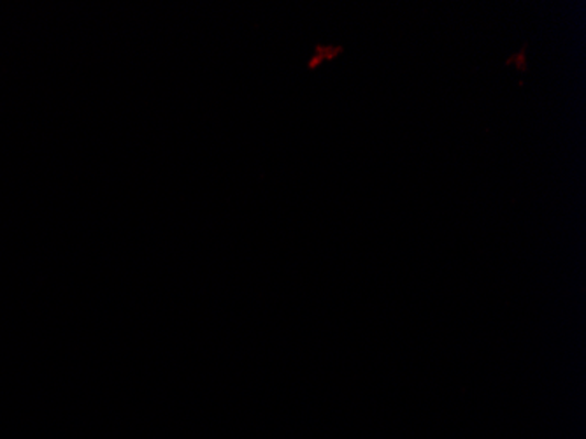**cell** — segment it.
Instances as JSON below:
<instances>
[{
	"label": "cell",
	"instance_id": "1",
	"mask_svg": "<svg viewBox=\"0 0 586 439\" xmlns=\"http://www.w3.org/2000/svg\"><path fill=\"white\" fill-rule=\"evenodd\" d=\"M506 66H515L520 73H527L529 64H527V43L521 46L520 52L515 53L511 57L506 58L504 62Z\"/></svg>",
	"mask_w": 586,
	"mask_h": 439
},
{
	"label": "cell",
	"instance_id": "2",
	"mask_svg": "<svg viewBox=\"0 0 586 439\" xmlns=\"http://www.w3.org/2000/svg\"><path fill=\"white\" fill-rule=\"evenodd\" d=\"M343 52V46H323V44H318L317 46V53H320L325 61H334Z\"/></svg>",
	"mask_w": 586,
	"mask_h": 439
}]
</instances>
